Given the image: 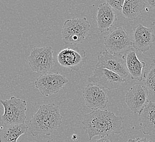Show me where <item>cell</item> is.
Masks as SVG:
<instances>
[{
	"label": "cell",
	"mask_w": 155,
	"mask_h": 142,
	"mask_svg": "<svg viewBox=\"0 0 155 142\" xmlns=\"http://www.w3.org/2000/svg\"><path fill=\"white\" fill-rule=\"evenodd\" d=\"M50 142V140H48V142Z\"/></svg>",
	"instance_id": "obj_25"
},
{
	"label": "cell",
	"mask_w": 155,
	"mask_h": 142,
	"mask_svg": "<svg viewBox=\"0 0 155 142\" xmlns=\"http://www.w3.org/2000/svg\"><path fill=\"white\" fill-rule=\"evenodd\" d=\"M106 51L114 55H124L133 48V38L123 27H116L104 37Z\"/></svg>",
	"instance_id": "obj_4"
},
{
	"label": "cell",
	"mask_w": 155,
	"mask_h": 142,
	"mask_svg": "<svg viewBox=\"0 0 155 142\" xmlns=\"http://www.w3.org/2000/svg\"><path fill=\"white\" fill-rule=\"evenodd\" d=\"M63 118L58 105L43 104L31 118L28 124L29 130L34 137L40 134L50 136L61 127Z\"/></svg>",
	"instance_id": "obj_2"
},
{
	"label": "cell",
	"mask_w": 155,
	"mask_h": 142,
	"mask_svg": "<svg viewBox=\"0 0 155 142\" xmlns=\"http://www.w3.org/2000/svg\"><path fill=\"white\" fill-rule=\"evenodd\" d=\"M29 65L34 72L46 74L54 69V50L50 46L33 48L28 56Z\"/></svg>",
	"instance_id": "obj_6"
},
{
	"label": "cell",
	"mask_w": 155,
	"mask_h": 142,
	"mask_svg": "<svg viewBox=\"0 0 155 142\" xmlns=\"http://www.w3.org/2000/svg\"><path fill=\"white\" fill-rule=\"evenodd\" d=\"M124 2H125L124 0H116V1L108 0L106 1V2L108 3V5L113 9H115L119 12H122Z\"/></svg>",
	"instance_id": "obj_20"
},
{
	"label": "cell",
	"mask_w": 155,
	"mask_h": 142,
	"mask_svg": "<svg viewBox=\"0 0 155 142\" xmlns=\"http://www.w3.org/2000/svg\"><path fill=\"white\" fill-rule=\"evenodd\" d=\"M90 30V24L86 17L68 19L62 29V39L66 45L81 44L85 41Z\"/></svg>",
	"instance_id": "obj_3"
},
{
	"label": "cell",
	"mask_w": 155,
	"mask_h": 142,
	"mask_svg": "<svg viewBox=\"0 0 155 142\" xmlns=\"http://www.w3.org/2000/svg\"><path fill=\"white\" fill-rule=\"evenodd\" d=\"M149 89L140 85L131 87L125 95V103L131 112L139 114L149 102Z\"/></svg>",
	"instance_id": "obj_12"
},
{
	"label": "cell",
	"mask_w": 155,
	"mask_h": 142,
	"mask_svg": "<svg viewBox=\"0 0 155 142\" xmlns=\"http://www.w3.org/2000/svg\"><path fill=\"white\" fill-rule=\"evenodd\" d=\"M133 47L137 51L144 53L152 47L155 41V36L152 28L139 24L133 28Z\"/></svg>",
	"instance_id": "obj_13"
},
{
	"label": "cell",
	"mask_w": 155,
	"mask_h": 142,
	"mask_svg": "<svg viewBox=\"0 0 155 142\" xmlns=\"http://www.w3.org/2000/svg\"><path fill=\"white\" fill-rule=\"evenodd\" d=\"M4 107V114L0 116V122L3 125L24 124L26 116L27 102L15 96L8 100H1Z\"/></svg>",
	"instance_id": "obj_5"
},
{
	"label": "cell",
	"mask_w": 155,
	"mask_h": 142,
	"mask_svg": "<svg viewBox=\"0 0 155 142\" xmlns=\"http://www.w3.org/2000/svg\"><path fill=\"white\" fill-rule=\"evenodd\" d=\"M143 0H125L123 8V15L130 20H134L145 7Z\"/></svg>",
	"instance_id": "obj_18"
},
{
	"label": "cell",
	"mask_w": 155,
	"mask_h": 142,
	"mask_svg": "<svg viewBox=\"0 0 155 142\" xmlns=\"http://www.w3.org/2000/svg\"><path fill=\"white\" fill-rule=\"evenodd\" d=\"M72 139H73V140H77V135H76V134H74V135H73V136H72Z\"/></svg>",
	"instance_id": "obj_24"
},
{
	"label": "cell",
	"mask_w": 155,
	"mask_h": 142,
	"mask_svg": "<svg viewBox=\"0 0 155 142\" xmlns=\"http://www.w3.org/2000/svg\"><path fill=\"white\" fill-rule=\"evenodd\" d=\"M97 61L96 67L107 69L125 79L128 76L129 73L126 65L124 55H114L105 50L98 54Z\"/></svg>",
	"instance_id": "obj_8"
},
{
	"label": "cell",
	"mask_w": 155,
	"mask_h": 142,
	"mask_svg": "<svg viewBox=\"0 0 155 142\" xmlns=\"http://www.w3.org/2000/svg\"><path fill=\"white\" fill-rule=\"evenodd\" d=\"M127 142H153L146 137L143 138H137L135 139H129Z\"/></svg>",
	"instance_id": "obj_21"
},
{
	"label": "cell",
	"mask_w": 155,
	"mask_h": 142,
	"mask_svg": "<svg viewBox=\"0 0 155 142\" xmlns=\"http://www.w3.org/2000/svg\"><path fill=\"white\" fill-rule=\"evenodd\" d=\"M138 120L145 135H155V103L151 101L138 115Z\"/></svg>",
	"instance_id": "obj_15"
},
{
	"label": "cell",
	"mask_w": 155,
	"mask_h": 142,
	"mask_svg": "<svg viewBox=\"0 0 155 142\" xmlns=\"http://www.w3.org/2000/svg\"><path fill=\"white\" fill-rule=\"evenodd\" d=\"M126 65L131 78L133 80L141 82L143 79V70L146 66V63L140 61L136 53V51L133 48L124 55Z\"/></svg>",
	"instance_id": "obj_16"
},
{
	"label": "cell",
	"mask_w": 155,
	"mask_h": 142,
	"mask_svg": "<svg viewBox=\"0 0 155 142\" xmlns=\"http://www.w3.org/2000/svg\"><path fill=\"white\" fill-rule=\"evenodd\" d=\"M83 93L87 106L93 110L104 109L109 102L107 90L93 83L88 84Z\"/></svg>",
	"instance_id": "obj_11"
},
{
	"label": "cell",
	"mask_w": 155,
	"mask_h": 142,
	"mask_svg": "<svg viewBox=\"0 0 155 142\" xmlns=\"http://www.w3.org/2000/svg\"><path fill=\"white\" fill-rule=\"evenodd\" d=\"M144 86L149 90L155 94V60H154L149 69L143 74Z\"/></svg>",
	"instance_id": "obj_19"
},
{
	"label": "cell",
	"mask_w": 155,
	"mask_h": 142,
	"mask_svg": "<svg viewBox=\"0 0 155 142\" xmlns=\"http://www.w3.org/2000/svg\"><path fill=\"white\" fill-rule=\"evenodd\" d=\"M92 76L88 78L89 83H93L107 90L117 89L126 79L106 68L95 67Z\"/></svg>",
	"instance_id": "obj_9"
},
{
	"label": "cell",
	"mask_w": 155,
	"mask_h": 142,
	"mask_svg": "<svg viewBox=\"0 0 155 142\" xmlns=\"http://www.w3.org/2000/svg\"><path fill=\"white\" fill-rule=\"evenodd\" d=\"M92 142H110V139L106 137H101V138L95 140Z\"/></svg>",
	"instance_id": "obj_22"
},
{
	"label": "cell",
	"mask_w": 155,
	"mask_h": 142,
	"mask_svg": "<svg viewBox=\"0 0 155 142\" xmlns=\"http://www.w3.org/2000/svg\"><path fill=\"white\" fill-rule=\"evenodd\" d=\"M124 119L107 110H93L83 116L82 124L90 140L94 137H106L118 134L123 129Z\"/></svg>",
	"instance_id": "obj_1"
},
{
	"label": "cell",
	"mask_w": 155,
	"mask_h": 142,
	"mask_svg": "<svg viewBox=\"0 0 155 142\" xmlns=\"http://www.w3.org/2000/svg\"><path fill=\"white\" fill-rule=\"evenodd\" d=\"M29 130L28 125H3L0 132L1 142H17L19 138L27 133Z\"/></svg>",
	"instance_id": "obj_17"
},
{
	"label": "cell",
	"mask_w": 155,
	"mask_h": 142,
	"mask_svg": "<svg viewBox=\"0 0 155 142\" xmlns=\"http://www.w3.org/2000/svg\"><path fill=\"white\" fill-rule=\"evenodd\" d=\"M57 58L60 65L72 71L78 72L86 62L87 56L84 50L78 47L74 49L68 48L60 51Z\"/></svg>",
	"instance_id": "obj_10"
},
{
	"label": "cell",
	"mask_w": 155,
	"mask_h": 142,
	"mask_svg": "<svg viewBox=\"0 0 155 142\" xmlns=\"http://www.w3.org/2000/svg\"><path fill=\"white\" fill-rule=\"evenodd\" d=\"M68 79L59 73H48L42 74L35 82V86L45 96L56 94L60 91Z\"/></svg>",
	"instance_id": "obj_7"
},
{
	"label": "cell",
	"mask_w": 155,
	"mask_h": 142,
	"mask_svg": "<svg viewBox=\"0 0 155 142\" xmlns=\"http://www.w3.org/2000/svg\"><path fill=\"white\" fill-rule=\"evenodd\" d=\"M145 1L146 3H148L151 8H155V0H147Z\"/></svg>",
	"instance_id": "obj_23"
},
{
	"label": "cell",
	"mask_w": 155,
	"mask_h": 142,
	"mask_svg": "<svg viewBox=\"0 0 155 142\" xmlns=\"http://www.w3.org/2000/svg\"><path fill=\"white\" fill-rule=\"evenodd\" d=\"M117 16L114 9L105 2L98 6L96 15L98 30L101 32H107L114 26L117 21Z\"/></svg>",
	"instance_id": "obj_14"
}]
</instances>
